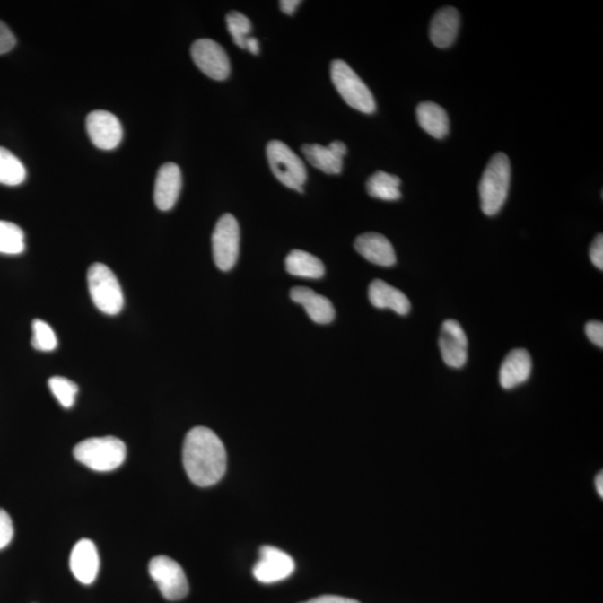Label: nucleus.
I'll list each match as a JSON object with an SVG mask.
<instances>
[{"mask_svg": "<svg viewBox=\"0 0 603 603\" xmlns=\"http://www.w3.org/2000/svg\"><path fill=\"white\" fill-rule=\"evenodd\" d=\"M149 574L157 584L164 599L178 601L184 599L189 592V583L184 569L171 557L159 555L149 564Z\"/></svg>", "mask_w": 603, "mask_h": 603, "instance_id": "8", "label": "nucleus"}, {"mask_svg": "<svg viewBox=\"0 0 603 603\" xmlns=\"http://www.w3.org/2000/svg\"><path fill=\"white\" fill-rule=\"evenodd\" d=\"M331 79L345 102L358 111L371 114L376 111V100L348 63L336 59L331 64Z\"/></svg>", "mask_w": 603, "mask_h": 603, "instance_id": "4", "label": "nucleus"}, {"mask_svg": "<svg viewBox=\"0 0 603 603\" xmlns=\"http://www.w3.org/2000/svg\"><path fill=\"white\" fill-rule=\"evenodd\" d=\"M70 568L77 581L91 584L97 579L100 556L97 546L88 538L76 543L71 552Z\"/></svg>", "mask_w": 603, "mask_h": 603, "instance_id": "15", "label": "nucleus"}, {"mask_svg": "<svg viewBox=\"0 0 603 603\" xmlns=\"http://www.w3.org/2000/svg\"><path fill=\"white\" fill-rule=\"evenodd\" d=\"M602 477H603V475H602V473H600L599 475H598L597 479H596L597 491H598V493H599L601 497L603 496V487H602L603 478Z\"/></svg>", "mask_w": 603, "mask_h": 603, "instance_id": "36", "label": "nucleus"}, {"mask_svg": "<svg viewBox=\"0 0 603 603\" xmlns=\"http://www.w3.org/2000/svg\"><path fill=\"white\" fill-rule=\"evenodd\" d=\"M16 38L9 27L0 21V55L11 52L15 48Z\"/></svg>", "mask_w": 603, "mask_h": 603, "instance_id": "30", "label": "nucleus"}, {"mask_svg": "<svg viewBox=\"0 0 603 603\" xmlns=\"http://www.w3.org/2000/svg\"><path fill=\"white\" fill-rule=\"evenodd\" d=\"M468 336L464 328L455 319L442 323L440 349L442 360L450 368L460 369L468 363Z\"/></svg>", "mask_w": 603, "mask_h": 603, "instance_id": "12", "label": "nucleus"}, {"mask_svg": "<svg viewBox=\"0 0 603 603\" xmlns=\"http://www.w3.org/2000/svg\"><path fill=\"white\" fill-rule=\"evenodd\" d=\"M25 250V235L15 223L0 221V254L20 255Z\"/></svg>", "mask_w": 603, "mask_h": 603, "instance_id": "25", "label": "nucleus"}, {"mask_svg": "<svg viewBox=\"0 0 603 603\" xmlns=\"http://www.w3.org/2000/svg\"><path fill=\"white\" fill-rule=\"evenodd\" d=\"M460 15L454 7H445L433 16L429 27V36L438 48H447L454 44L459 35Z\"/></svg>", "mask_w": 603, "mask_h": 603, "instance_id": "19", "label": "nucleus"}, {"mask_svg": "<svg viewBox=\"0 0 603 603\" xmlns=\"http://www.w3.org/2000/svg\"><path fill=\"white\" fill-rule=\"evenodd\" d=\"M31 345L36 350L50 352L57 348V335L53 328L43 319H34L33 322V339Z\"/></svg>", "mask_w": 603, "mask_h": 603, "instance_id": "28", "label": "nucleus"}, {"mask_svg": "<svg viewBox=\"0 0 603 603\" xmlns=\"http://www.w3.org/2000/svg\"><path fill=\"white\" fill-rule=\"evenodd\" d=\"M369 300L374 308L389 309L399 315H406L411 310L409 299L400 290L381 280L370 284Z\"/></svg>", "mask_w": 603, "mask_h": 603, "instance_id": "20", "label": "nucleus"}, {"mask_svg": "<svg viewBox=\"0 0 603 603\" xmlns=\"http://www.w3.org/2000/svg\"><path fill=\"white\" fill-rule=\"evenodd\" d=\"M88 284L91 298L100 312L108 315L121 312L125 304L121 285L107 265L102 263L91 265Z\"/></svg>", "mask_w": 603, "mask_h": 603, "instance_id": "5", "label": "nucleus"}, {"mask_svg": "<svg viewBox=\"0 0 603 603\" xmlns=\"http://www.w3.org/2000/svg\"><path fill=\"white\" fill-rule=\"evenodd\" d=\"M86 130L92 144L100 150H113L121 144V122L111 112L104 109L91 112L86 118Z\"/></svg>", "mask_w": 603, "mask_h": 603, "instance_id": "11", "label": "nucleus"}, {"mask_svg": "<svg viewBox=\"0 0 603 603\" xmlns=\"http://www.w3.org/2000/svg\"><path fill=\"white\" fill-rule=\"evenodd\" d=\"M586 336L593 345L603 348V324L599 321H591L587 323Z\"/></svg>", "mask_w": 603, "mask_h": 603, "instance_id": "31", "label": "nucleus"}, {"mask_svg": "<svg viewBox=\"0 0 603 603\" xmlns=\"http://www.w3.org/2000/svg\"><path fill=\"white\" fill-rule=\"evenodd\" d=\"M302 153L314 168L327 175H339L344 169V158L348 148L341 141H333L328 147L319 144H304Z\"/></svg>", "mask_w": 603, "mask_h": 603, "instance_id": "14", "label": "nucleus"}, {"mask_svg": "<svg viewBox=\"0 0 603 603\" xmlns=\"http://www.w3.org/2000/svg\"><path fill=\"white\" fill-rule=\"evenodd\" d=\"M300 4V0H282L280 3V7L283 13H286V15L292 16Z\"/></svg>", "mask_w": 603, "mask_h": 603, "instance_id": "34", "label": "nucleus"}, {"mask_svg": "<svg viewBox=\"0 0 603 603\" xmlns=\"http://www.w3.org/2000/svg\"><path fill=\"white\" fill-rule=\"evenodd\" d=\"M267 154L274 176L287 188L303 194L308 172L299 155L289 145L278 140H273L267 144Z\"/></svg>", "mask_w": 603, "mask_h": 603, "instance_id": "6", "label": "nucleus"}, {"mask_svg": "<svg viewBox=\"0 0 603 603\" xmlns=\"http://www.w3.org/2000/svg\"><path fill=\"white\" fill-rule=\"evenodd\" d=\"M294 570L295 562L291 555L277 547L265 546L260 547L253 574L258 582L271 584L290 578Z\"/></svg>", "mask_w": 603, "mask_h": 603, "instance_id": "10", "label": "nucleus"}, {"mask_svg": "<svg viewBox=\"0 0 603 603\" xmlns=\"http://www.w3.org/2000/svg\"><path fill=\"white\" fill-rule=\"evenodd\" d=\"M292 301L306 310L309 318L318 324H328L336 319L335 306L326 296L315 293L309 287L298 286L291 290Z\"/></svg>", "mask_w": 603, "mask_h": 603, "instance_id": "18", "label": "nucleus"}, {"mask_svg": "<svg viewBox=\"0 0 603 603\" xmlns=\"http://www.w3.org/2000/svg\"><path fill=\"white\" fill-rule=\"evenodd\" d=\"M354 249L370 263L379 267H394L397 262L394 246L387 237L377 232H367L354 241Z\"/></svg>", "mask_w": 603, "mask_h": 603, "instance_id": "16", "label": "nucleus"}, {"mask_svg": "<svg viewBox=\"0 0 603 603\" xmlns=\"http://www.w3.org/2000/svg\"><path fill=\"white\" fill-rule=\"evenodd\" d=\"M287 273L291 275L319 280L324 276L326 267L322 260L308 251L292 250L285 259Z\"/></svg>", "mask_w": 603, "mask_h": 603, "instance_id": "22", "label": "nucleus"}, {"mask_svg": "<svg viewBox=\"0 0 603 603\" xmlns=\"http://www.w3.org/2000/svg\"><path fill=\"white\" fill-rule=\"evenodd\" d=\"M245 49H248L249 52H250L253 55H258L259 54V43L258 40L256 39L255 38H249L246 39L245 42Z\"/></svg>", "mask_w": 603, "mask_h": 603, "instance_id": "35", "label": "nucleus"}, {"mask_svg": "<svg viewBox=\"0 0 603 603\" xmlns=\"http://www.w3.org/2000/svg\"><path fill=\"white\" fill-rule=\"evenodd\" d=\"M74 457L95 472H112L125 463L127 447L117 437H93L74 447Z\"/></svg>", "mask_w": 603, "mask_h": 603, "instance_id": "3", "label": "nucleus"}, {"mask_svg": "<svg viewBox=\"0 0 603 603\" xmlns=\"http://www.w3.org/2000/svg\"><path fill=\"white\" fill-rule=\"evenodd\" d=\"M401 180L390 173L377 171L369 178L365 188L371 197L385 201H396L401 198Z\"/></svg>", "mask_w": 603, "mask_h": 603, "instance_id": "23", "label": "nucleus"}, {"mask_svg": "<svg viewBox=\"0 0 603 603\" xmlns=\"http://www.w3.org/2000/svg\"><path fill=\"white\" fill-rule=\"evenodd\" d=\"M190 52L196 66L210 79L223 81L230 76V57L225 49L214 40L209 39L196 40Z\"/></svg>", "mask_w": 603, "mask_h": 603, "instance_id": "9", "label": "nucleus"}, {"mask_svg": "<svg viewBox=\"0 0 603 603\" xmlns=\"http://www.w3.org/2000/svg\"><path fill=\"white\" fill-rule=\"evenodd\" d=\"M417 120L428 135L444 139L450 132V118L444 109L433 102H423L417 107Z\"/></svg>", "mask_w": 603, "mask_h": 603, "instance_id": "21", "label": "nucleus"}, {"mask_svg": "<svg viewBox=\"0 0 603 603\" xmlns=\"http://www.w3.org/2000/svg\"><path fill=\"white\" fill-rule=\"evenodd\" d=\"M13 537V527L11 516L0 509V550L9 546Z\"/></svg>", "mask_w": 603, "mask_h": 603, "instance_id": "29", "label": "nucleus"}, {"mask_svg": "<svg viewBox=\"0 0 603 603\" xmlns=\"http://www.w3.org/2000/svg\"><path fill=\"white\" fill-rule=\"evenodd\" d=\"M227 29L232 40L240 48H245L246 39L249 38L251 22L244 13L231 12L226 17Z\"/></svg>", "mask_w": 603, "mask_h": 603, "instance_id": "27", "label": "nucleus"}, {"mask_svg": "<svg viewBox=\"0 0 603 603\" xmlns=\"http://www.w3.org/2000/svg\"><path fill=\"white\" fill-rule=\"evenodd\" d=\"M48 387L64 408H71L75 404L79 387L74 382L64 377H53L48 380Z\"/></svg>", "mask_w": 603, "mask_h": 603, "instance_id": "26", "label": "nucleus"}, {"mask_svg": "<svg viewBox=\"0 0 603 603\" xmlns=\"http://www.w3.org/2000/svg\"><path fill=\"white\" fill-rule=\"evenodd\" d=\"M590 259L593 265L597 268H599L600 271L603 269V236L602 234L598 235L596 240H593L591 244L590 251Z\"/></svg>", "mask_w": 603, "mask_h": 603, "instance_id": "32", "label": "nucleus"}, {"mask_svg": "<svg viewBox=\"0 0 603 603\" xmlns=\"http://www.w3.org/2000/svg\"><path fill=\"white\" fill-rule=\"evenodd\" d=\"M303 603H360V602L354 599H350V598H345L339 596H321L318 598H313V599H310Z\"/></svg>", "mask_w": 603, "mask_h": 603, "instance_id": "33", "label": "nucleus"}, {"mask_svg": "<svg viewBox=\"0 0 603 603\" xmlns=\"http://www.w3.org/2000/svg\"><path fill=\"white\" fill-rule=\"evenodd\" d=\"M182 460L190 481L199 487L214 485L226 473L225 446L207 427H195L187 433Z\"/></svg>", "mask_w": 603, "mask_h": 603, "instance_id": "1", "label": "nucleus"}, {"mask_svg": "<svg viewBox=\"0 0 603 603\" xmlns=\"http://www.w3.org/2000/svg\"><path fill=\"white\" fill-rule=\"evenodd\" d=\"M511 163L505 153L493 155L479 182L481 208L486 216H495L501 212L509 196Z\"/></svg>", "mask_w": 603, "mask_h": 603, "instance_id": "2", "label": "nucleus"}, {"mask_svg": "<svg viewBox=\"0 0 603 603\" xmlns=\"http://www.w3.org/2000/svg\"><path fill=\"white\" fill-rule=\"evenodd\" d=\"M182 187L180 168L176 163L168 162L159 169L154 185V203L162 212L175 207Z\"/></svg>", "mask_w": 603, "mask_h": 603, "instance_id": "13", "label": "nucleus"}, {"mask_svg": "<svg viewBox=\"0 0 603 603\" xmlns=\"http://www.w3.org/2000/svg\"><path fill=\"white\" fill-rule=\"evenodd\" d=\"M532 372V358L524 349H515L506 355L500 369V383L506 390L522 385Z\"/></svg>", "mask_w": 603, "mask_h": 603, "instance_id": "17", "label": "nucleus"}, {"mask_svg": "<svg viewBox=\"0 0 603 603\" xmlns=\"http://www.w3.org/2000/svg\"><path fill=\"white\" fill-rule=\"evenodd\" d=\"M214 264L223 272L231 271L240 256V231L239 222L231 214L219 218L212 237Z\"/></svg>", "mask_w": 603, "mask_h": 603, "instance_id": "7", "label": "nucleus"}, {"mask_svg": "<svg viewBox=\"0 0 603 603\" xmlns=\"http://www.w3.org/2000/svg\"><path fill=\"white\" fill-rule=\"evenodd\" d=\"M27 176L24 164L6 148L0 147V184L18 186Z\"/></svg>", "mask_w": 603, "mask_h": 603, "instance_id": "24", "label": "nucleus"}]
</instances>
